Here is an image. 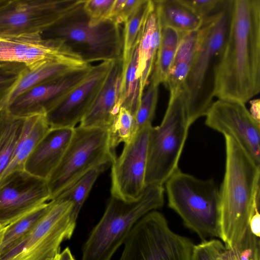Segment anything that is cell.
Here are the masks:
<instances>
[{"label":"cell","instance_id":"1","mask_svg":"<svg viewBox=\"0 0 260 260\" xmlns=\"http://www.w3.org/2000/svg\"><path fill=\"white\" fill-rule=\"evenodd\" d=\"M260 91V1L232 0L214 96L245 104Z\"/></svg>","mask_w":260,"mask_h":260},{"label":"cell","instance_id":"2","mask_svg":"<svg viewBox=\"0 0 260 260\" xmlns=\"http://www.w3.org/2000/svg\"><path fill=\"white\" fill-rule=\"evenodd\" d=\"M225 168L219 190L220 239L227 249L242 238L259 200L260 166L232 138L224 136Z\"/></svg>","mask_w":260,"mask_h":260},{"label":"cell","instance_id":"3","mask_svg":"<svg viewBox=\"0 0 260 260\" xmlns=\"http://www.w3.org/2000/svg\"><path fill=\"white\" fill-rule=\"evenodd\" d=\"M232 0L203 20L199 41L189 72L182 85L186 109L190 125L205 116L212 104L216 69L226 38Z\"/></svg>","mask_w":260,"mask_h":260},{"label":"cell","instance_id":"4","mask_svg":"<svg viewBox=\"0 0 260 260\" xmlns=\"http://www.w3.org/2000/svg\"><path fill=\"white\" fill-rule=\"evenodd\" d=\"M164 193L162 185H150L134 201L111 196L102 218L83 245L81 260H111L135 224L163 206Z\"/></svg>","mask_w":260,"mask_h":260},{"label":"cell","instance_id":"5","mask_svg":"<svg viewBox=\"0 0 260 260\" xmlns=\"http://www.w3.org/2000/svg\"><path fill=\"white\" fill-rule=\"evenodd\" d=\"M168 206L203 241L220 238L219 190L212 179H201L178 168L165 182Z\"/></svg>","mask_w":260,"mask_h":260},{"label":"cell","instance_id":"6","mask_svg":"<svg viewBox=\"0 0 260 260\" xmlns=\"http://www.w3.org/2000/svg\"><path fill=\"white\" fill-rule=\"evenodd\" d=\"M83 5L40 34L41 37L63 42L86 63L122 58L121 25L110 20L91 25Z\"/></svg>","mask_w":260,"mask_h":260},{"label":"cell","instance_id":"7","mask_svg":"<svg viewBox=\"0 0 260 260\" xmlns=\"http://www.w3.org/2000/svg\"><path fill=\"white\" fill-rule=\"evenodd\" d=\"M183 91L170 94L161 123L151 126L149 134L146 186L164 185L178 169V162L190 126Z\"/></svg>","mask_w":260,"mask_h":260},{"label":"cell","instance_id":"8","mask_svg":"<svg viewBox=\"0 0 260 260\" xmlns=\"http://www.w3.org/2000/svg\"><path fill=\"white\" fill-rule=\"evenodd\" d=\"M116 157L109 129L75 127L61 161L47 180L52 200L91 170L111 166Z\"/></svg>","mask_w":260,"mask_h":260},{"label":"cell","instance_id":"9","mask_svg":"<svg viewBox=\"0 0 260 260\" xmlns=\"http://www.w3.org/2000/svg\"><path fill=\"white\" fill-rule=\"evenodd\" d=\"M118 260H191L194 243L174 232L164 215L152 211L134 226Z\"/></svg>","mask_w":260,"mask_h":260},{"label":"cell","instance_id":"10","mask_svg":"<svg viewBox=\"0 0 260 260\" xmlns=\"http://www.w3.org/2000/svg\"><path fill=\"white\" fill-rule=\"evenodd\" d=\"M72 204L56 199L31 231L0 260H51L59 253L61 243L70 239L76 221L72 217Z\"/></svg>","mask_w":260,"mask_h":260},{"label":"cell","instance_id":"11","mask_svg":"<svg viewBox=\"0 0 260 260\" xmlns=\"http://www.w3.org/2000/svg\"><path fill=\"white\" fill-rule=\"evenodd\" d=\"M83 0H7L0 6V37L40 34Z\"/></svg>","mask_w":260,"mask_h":260},{"label":"cell","instance_id":"12","mask_svg":"<svg viewBox=\"0 0 260 260\" xmlns=\"http://www.w3.org/2000/svg\"><path fill=\"white\" fill-rule=\"evenodd\" d=\"M47 181L14 172L0 179V225L6 226L51 201Z\"/></svg>","mask_w":260,"mask_h":260},{"label":"cell","instance_id":"13","mask_svg":"<svg viewBox=\"0 0 260 260\" xmlns=\"http://www.w3.org/2000/svg\"><path fill=\"white\" fill-rule=\"evenodd\" d=\"M152 125L138 130L111 165V196L126 201L139 199L145 182L149 134Z\"/></svg>","mask_w":260,"mask_h":260},{"label":"cell","instance_id":"14","mask_svg":"<svg viewBox=\"0 0 260 260\" xmlns=\"http://www.w3.org/2000/svg\"><path fill=\"white\" fill-rule=\"evenodd\" d=\"M205 116L207 126L234 139L260 166V122L252 117L245 104L218 99Z\"/></svg>","mask_w":260,"mask_h":260},{"label":"cell","instance_id":"15","mask_svg":"<svg viewBox=\"0 0 260 260\" xmlns=\"http://www.w3.org/2000/svg\"><path fill=\"white\" fill-rule=\"evenodd\" d=\"M48 60L87 64L58 40L43 39L38 34L0 37V62L18 63L30 69Z\"/></svg>","mask_w":260,"mask_h":260},{"label":"cell","instance_id":"16","mask_svg":"<svg viewBox=\"0 0 260 260\" xmlns=\"http://www.w3.org/2000/svg\"><path fill=\"white\" fill-rule=\"evenodd\" d=\"M92 67L87 64L38 84L6 107L12 114L19 117L46 115L86 78Z\"/></svg>","mask_w":260,"mask_h":260},{"label":"cell","instance_id":"17","mask_svg":"<svg viewBox=\"0 0 260 260\" xmlns=\"http://www.w3.org/2000/svg\"><path fill=\"white\" fill-rule=\"evenodd\" d=\"M114 61L92 66L86 78L46 115L51 128H74L81 122L103 86Z\"/></svg>","mask_w":260,"mask_h":260},{"label":"cell","instance_id":"18","mask_svg":"<svg viewBox=\"0 0 260 260\" xmlns=\"http://www.w3.org/2000/svg\"><path fill=\"white\" fill-rule=\"evenodd\" d=\"M74 128H50L28 156L24 170L47 181L61 161Z\"/></svg>","mask_w":260,"mask_h":260},{"label":"cell","instance_id":"19","mask_svg":"<svg viewBox=\"0 0 260 260\" xmlns=\"http://www.w3.org/2000/svg\"><path fill=\"white\" fill-rule=\"evenodd\" d=\"M122 59L115 60L107 78L79 126L109 129L121 106L120 87Z\"/></svg>","mask_w":260,"mask_h":260},{"label":"cell","instance_id":"20","mask_svg":"<svg viewBox=\"0 0 260 260\" xmlns=\"http://www.w3.org/2000/svg\"><path fill=\"white\" fill-rule=\"evenodd\" d=\"M50 128L45 115L25 118L19 139L0 179L14 172L24 170V165L28 156Z\"/></svg>","mask_w":260,"mask_h":260},{"label":"cell","instance_id":"21","mask_svg":"<svg viewBox=\"0 0 260 260\" xmlns=\"http://www.w3.org/2000/svg\"><path fill=\"white\" fill-rule=\"evenodd\" d=\"M160 36V26L155 8L149 15L138 46L137 75L142 96L152 73Z\"/></svg>","mask_w":260,"mask_h":260},{"label":"cell","instance_id":"22","mask_svg":"<svg viewBox=\"0 0 260 260\" xmlns=\"http://www.w3.org/2000/svg\"><path fill=\"white\" fill-rule=\"evenodd\" d=\"M160 26H169L186 34L199 30L203 20L181 0L153 1Z\"/></svg>","mask_w":260,"mask_h":260},{"label":"cell","instance_id":"23","mask_svg":"<svg viewBox=\"0 0 260 260\" xmlns=\"http://www.w3.org/2000/svg\"><path fill=\"white\" fill-rule=\"evenodd\" d=\"M199 41V29L184 34L164 85L174 93L182 88L194 59Z\"/></svg>","mask_w":260,"mask_h":260},{"label":"cell","instance_id":"24","mask_svg":"<svg viewBox=\"0 0 260 260\" xmlns=\"http://www.w3.org/2000/svg\"><path fill=\"white\" fill-rule=\"evenodd\" d=\"M84 66H77L56 60H48L32 68H26L9 93L6 106L29 89Z\"/></svg>","mask_w":260,"mask_h":260},{"label":"cell","instance_id":"25","mask_svg":"<svg viewBox=\"0 0 260 260\" xmlns=\"http://www.w3.org/2000/svg\"><path fill=\"white\" fill-rule=\"evenodd\" d=\"M184 34L169 26H160V42L149 83L158 86L161 83L164 85Z\"/></svg>","mask_w":260,"mask_h":260},{"label":"cell","instance_id":"26","mask_svg":"<svg viewBox=\"0 0 260 260\" xmlns=\"http://www.w3.org/2000/svg\"><path fill=\"white\" fill-rule=\"evenodd\" d=\"M138 46L127 60L122 61L120 87V106L129 111L134 117L142 98L137 75Z\"/></svg>","mask_w":260,"mask_h":260},{"label":"cell","instance_id":"27","mask_svg":"<svg viewBox=\"0 0 260 260\" xmlns=\"http://www.w3.org/2000/svg\"><path fill=\"white\" fill-rule=\"evenodd\" d=\"M24 121L25 118L12 114L6 106L0 107V178L10 160Z\"/></svg>","mask_w":260,"mask_h":260},{"label":"cell","instance_id":"28","mask_svg":"<svg viewBox=\"0 0 260 260\" xmlns=\"http://www.w3.org/2000/svg\"><path fill=\"white\" fill-rule=\"evenodd\" d=\"M154 8L153 1L143 0L136 12L124 23L123 61L129 58L132 51L139 45L147 19Z\"/></svg>","mask_w":260,"mask_h":260},{"label":"cell","instance_id":"29","mask_svg":"<svg viewBox=\"0 0 260 260\" xmlns=\"http://www.w3.org/2000/svg\"><path fill=\"white\" fill-rule=\"evenodd\" d=\"M50 202L7 225L1 247V255L16 245L31 231L47 211Z\"/></svg>","mask_w":260,"mask_h":260},{"label":"cell","instance_id":"30","mask_svg":"<svg viewBox=\"0 0 260 260\" xmlns=\"http://www.w3.org/2000/svg\"><path fill=\"white\" fill-rule=\"evenodd\" d=\"M103 168L91 170L56 199L69 201L72 204L71 215L76 221L78 214L97 178L104 171Z\"/></svg>","mask_w":260,"mask_h":260},{"label":"cell","instance_id":"31","mask_svg":"<svg viewBox=\"0 0 260 260\" xmlns=\"http://www.w3.org/2000/svg\"><path fill=\"white\" fill-rule=\"evenodd\" d=\"M109 132L110 145L114 150L121 143H128L137 132L134 116L127 109L121 107Z\"/></svg>","mask_w":260,"mask_h":260},{"label":"cell","instance_id":"32","mask_svg":"<svg viewBox=\"0 0 260 260\" xmlns=\"http://www.w3.org/2000/svg\"><path fill=\"white\" fill-rule=\"evenodd\" d=\"M158 87L149 83L146 91L143 93L135 115L137 131L145 126L152 125L158 101Z\"/></svg>","mask_w":260,"mask_h":260},{"label":"cell","instance_id":"33","mask_svg":"<svg viewBox=\"0 0 260 260\" xmlns=\"http://www.w3.org/2000/svg\"><path fill=\"white\" fill-rule=\"evenodd\" d=\"M259 238L248 227L240 240L229 249L231 260H260Z\"/></svg>","mask_w":260,"mask_h":260},{"label":"cell","instance_id":"34","mask_svg":"<svg viewBox=\"0 0 260 260\" xmlns=\"http://www.w3.org/2000/svg\"><path fill=\"white\" fill-rule=\"evenodd\" d=\"M26 68L20 63L0 62V106H6L9 93Z\"/></svg>","mask_w":260,"mask_h":260},{"label":"cell","instance_id":"35","mask_svg":"<svg viewBox=\"0 0 260 260\" xmlns=\"http://www.w3.org/2000/svg\"><path fill=\"white\" fill-rule=\"evenodd\" d=\"M114 0H87L83 5V9L91 25H96L105 20H109Z\"/></svg>","mask_w":260,"mask_h":260},{"label":"cell","instance_id":"36","mask_svg":"<svg viewBox=\"0 0 260 260\" xmlns=\"http://www.w3.org/2000/svg\"><path fill=\"white\" fill-rule=\"evenodd\" d=\"M226 247L219 240L211 239L194 245L191 260H217Z\"/></svg>","mask_w":260,"mask_h":260},{"label":"cell","instance_id":"37","mask_svg":"<svg viewBox=\"0 0 260 260\" xmlns=\"http://www.w3.org/2000/svg\"><path fill=\"white\" fill-rule=\"evenodd\" d=\"M203 20L221 10L228 0H181Z\"/></svg>","mask_w":260,"mask_h":260},{"label":"cell","instance_id":"38","mask_svg":"<svg viewBox=\"0 0 260 260\" xmlns=\"http://www.w3.org/2000/svg\"><path fill=\"white\" fill-rule=\"evenodd\" d=\"M143 0H125L114 22L121 25L124 23L136 12Z\"/></svg>","mask_w":260,"mask_h":260},{"label":"cell","instance_id":"39","mask_svg":"<svg viewBox=\"0 0 260 260\" xmlns=\"http://www.w3.org/2000/svg\"><path fill=\"white\" fill-rule=\"evenodd\" d=\"M259 200L255 203L252 211L248 224L250 231L257 237H260V215L259 213Z\"/></svg>","mask_w":260,"mask_h":260},{"label":"cell","instance_id":"40","mask_svg":"<svg viewBox=\"0 0 260 260\" xmlns=\"http://www.w3.org/2000/svg\"><path fill=\"white\" fill-rule=\"evenodd\" d=\"M250 108L249 113L252 117L257 121H259L260 101L259 99H254L250 102Z\"/></svg>","mask_w":260,"mask_h":260},{"label":"cell","instance_id":"41","mask_svg":"<svg viewBox=\"0 0 260 260\" xmlns=\"http://www.w3.org/2000/svg\"><path fill=\"white\" fill-rule=\"evenodd\" d=\"M58 260H76L73 257L70 249L66 247L58 254Z\"/></svg>","mask_w":260,"mask_h":260},{"label":"cell","instance_id":"42","mask_svg":"<svg viewBox=\"0 0 260 260\" xmlns=\"http://www.w3.org/2000/svg\"><path fill=\"white\" fill-rule=\"evenodd\" d=\"M6 226L0 225V256H1V247L3 242L4 234L6 229Z\"/></svg>","mask_w":260,"mask_h":260},{"label":"cell","instance_id":"43","mask_svg":"<svg viewBox=\"0 0 260 260\" xmlns=\"http://www.w3.org/2000/svg\"><path fill=\"white\" fill-rule=\"evenodd\" d=\"M7 0H0V6L5 4Z\"/></svg>","mask_w":260,"mask_h":260},{"label":"cell","instance_id":"44","mask_svg":"<svg viewBox=\"0 0 260 260\" xmlns=\"http://www.w3.org/2000/svg\"><path fill=\"white\" fill-rule=\"evenodd\" d=\"M58 254L56 255L54 257L52 258L51 260H58Z\"/></svg>","mask_w":260,"mask_h":260},{"label":"cell","instance_id":"45","mask_svg":"<svg viewBox=\"0 0 260 260\" xmlns=\"http://www.w3.org/2000/svg\"><path fill=\"white\" fill-rule=\"evenodd\" d=\"M2 107V106H0V107Z\"/></svg>","mask_w":260,"mask_h":260}]
</instances>
